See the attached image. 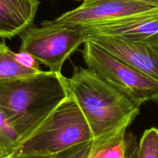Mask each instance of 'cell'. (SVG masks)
I'll return each instance as SVG.
<instances>
[{
    "mask_svg": "<svg viewBox=\"0 0 158 158\" xmlns=\"http://www.w3.org/2000/svg\"><path fill=\"white\" fill-rule=\"evenodd\" d=\"M69 95L63 74L41 70L0 80V110L16 130L22 143Z\"/></svg>",
    "mask_w": 158,
    "mask_h": 158,
    "instance_id": "6da1fadb",
    "label": "cell"
},
{
    "mask_svg": "<svg viewBox=\"0 0 158 158\" xmlns=\"http://www.w3.org/2000/svg\"><path fill=\"white\" fill-rule=\"evenodd\" d=\"M66 83L89 124L93 141L127 129L140 114V107L89 67L75 66Z\"/></svg>",
    "mask_w": 158,
    "mask_h": 158,
    "instance_id": "7a4b0ae2",
    "label": "cell"
},
{
    "mask_svg": "<svg viewBox=\"0 0 158 158\" xmlns=\"http://www.w3.org/2000/svg\"><path fill=\"white\" fill-rule=\"evenodd\" d=\"M89 141H93V134L89 124L76 100L69 94L21 143L16 154L52 155Z\"/></svg>",
    "mask_w": 158,
    "mask_h": 158,
    "instance_id": "3957f363",
    "label": "cell"
},
{
    "mask_svg": "<svg viewBox=\"0 0 158 158\" xmlns=\"http://www.w3.org/2000/svg\"><path fill=\"white\" fill-rule=\"evenodd\" d=\"M81 52L87 67L137 107L148 101H158L157 80L121 61L89 39Z\"/></svg>",
    "mask_w": 158,
    "mask_h": 158,
    "instance_id": "277c9868",
    "label": "cell"
},
{
    "mask_svg": "<svg viewBox=\"0 0 158 158\" xmlns=\"http://www.w3.org/2000/svg\"><path fill=\"white\" fill-rule=\"evenodd\" d=\"M20 51L33 56L49 70L61 73L65 61L84 44L87 35L79 25L46 20L37 27L32 25L20 35Z\"/></svg>",
    "mask_w": 158,
    "mask_h": 158,
    "instance_id": "5b68a950",
    "label": "cell"
},
{
    "mask_svg": "<svg viewBox=\"0 0 158 158\" xmlns=\"http://www.w3.org/2000/svg\"><path fill=\"white\" fill-rule=\"evenodd\" d=\"M154 12H158V3L142 0H83L56 19L86 27Z\"/></svg>",
    "mask_w": 158,
    "mask_h": 158,
    "instance_id": "8992f818",
    "label": "cell"
},
{
    "mask_svg": "<svg viewBox=\"0 0 158 158\" xmlns=\"http://www.w3.org/2000/svg\"><path fill=\"white\" fill-rule=\"evenodd\" d=\"M88 39L121 61L158 81V35L143 39L99 35Z\"/></svg>",
    "mask_w": 158,
    "mask_h": 158,
    "instance_id": "52a82bcc",
    "label": "cell"
},
{
    "mask_svg": "<svg viewBox=\"0 0 158 158\" xmlns=\"http://www.w3.org/2000/svg\"><path fill=\"white\" fill-rule=\"evenodd\" d=\"M87 39L94 35H114L143 39L158 35V12L136 15L94 26H82Z\"/></svg>",
    "mask_w": 158,
    "mask_h": 158,
    "instance_id": "ba28073f",
    "label": "cell"
},
{
    "mask_svg": "<svg viewBox=\"0 0 158 158\" xmlns=\"http://www.w3.org/2000/svg\"><path fill=\"white\" fill-rule=\"evenodd\" d=\"M39 0H0V38L20 35L33 25Z\"/></svg>",
    "mask_w": 158,
    "mask_h": 158,
    "instance_id": "9c48e42d",
    "label": "cell"
},
{
    "mask_svg": "<svg viewBox=\"0 0 158 158\" xmlns=\"http://www.w3.org/2000/svg\"><path fill=\"white\" fill-rule=\"evenodd\" d=\"M138 143L127 128L92 141L88 158H135Z\"/></svg>",
    "mask_w": 158,
    "mask_h": 158,
    "instance_id": "30bf717a",
    "label": "cell"
},
{
    "mask_svg": "<svg viewBox=\"0 0 158 158\" xmlns=\"http://www.w3.org/2000/svg\"><path fill=\"white\" fill-rule=\"evenodd\" d=\"M41 70H34L22 66L15 56V52L6 45L0 43V80L16 78L36 73Z\"/></svg>",
    "mask_w": 158,
    "mask_h": 158,
    "instance_id": "8fae6325",
    "label": "cell"
},
{
    "mask_svg": "<svg viewBox=\"0 0 158 158\" xmlns=\"http://www.w3.org/2000/svg\"><path fill=\"white\" fill-rule=\"evenodd\" d=\"M21 145V139L16 130L0 110V158H8L15 154Z\"/></svg>",
    "mask_w": 158,
    "mask_h": 158,
    "instance_id": "7c38bea8",
    "label": "cell"
},
{
    "mask_svg": "<svg viewBox=\"0 0 158 158\" xmlns=\"http://www.w3.org/2000/svg\"><path fill=\"white\" fill-rule=\"evenodd\" d=\"M135 158H158V129L151 127L143 132L138 143Z\"/></svg>",
    "mask_w": 158,
    "mask_h": 158,
    "instance_id": "4fadbf2b",
    "label": "cell"
},
{
    "mask_svg": "<svg viewBox=\"0 0 158 158\" xmlns=\"http://www.w3.org/2000/svg\"><path fill=\"white\" fill-rule=\"evenodd\" d=\"M91 146L92 141L79 143L52 154L51 158H88Z\"/></svg>",
    "mask_w": 158,
    "mask_h": 158,
    "instance_id": "5bb4252c",
    "label": "cell"
},
{
    "mask_svg": "<svg viewBox=\"0 0 158 158\" xmlns=\"http://www.w3.org/2000/svg\"><path fill=\"white\" fill-rule=\"evenodd\" d=\"M15 56L17 61L24 67L34 70H41L40 62L29 52L19 50L18 52H15Z\"/></svg>",
    "mask_w": 158,
    "mask_h": 158,
    "instance_id": "9a60e30c",
    "label": "cell"
},
{
    "mask_svg": "<svg viewBox=\"0 0 158 158\" xmlns=\"http://www.w3.org/2000/svg\"><path fill=\"white\" fill-rule=\"evenodd\" d=\"M52 155H38V154H14L8 158H51Z\"/></svg>",
    "mask_w": 158,
    "mask_h": 158,
    "instance_id": "2e32d148",
    "label": "cell"
},
{
    "mask_svg": "<svg viewBox=\"0 0 158 158\" xmlns=\"http://www.w3.org/2000/svg\"><path fill=\"white\" fill-rule=\"evenodd\" d=\"M77 1H80V0H77ZM82 1H83V0H82ZM142 1L151 2H156V3H158V0H142Z\"/></svg>",
    "mask_w": 158,
    "mask_h": 158,
    "instance_id": "e0dca14e",
    "label": "cell"
}]
</instances>
